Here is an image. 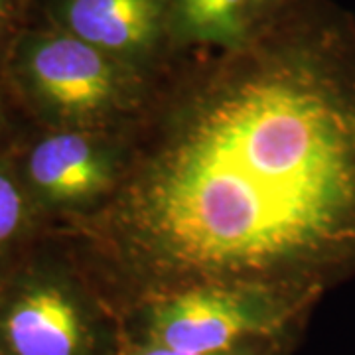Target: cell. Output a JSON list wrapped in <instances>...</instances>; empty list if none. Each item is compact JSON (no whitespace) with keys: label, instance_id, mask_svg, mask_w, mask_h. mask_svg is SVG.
<instances>
[{"label":"cell","instance_id":"cell-12","mask_svg":"<svg viewBox=\"0 0 355 355\" xmlns=\"http://www.w3.org/2000/svg\"><path fill=\"white\" fill-rule=\"evenodd\" d=\"M292 0H249V18L251 26L263 22L266 18H270L272 14L280 12L282 8H286Z\"/></svg>","mask_w":355,"mask_h":355},{"label":"cell","instance_id":"cell-14","mask_svg":"<svg viewBox=\"0 0 355 355\" xmlns=\"http://www.w3.org/2000/svg\"><path fill=\"white\" fill-rule=\"evenodd\" d=\"M0 355H6V354H4V352H2V349H0Z\"/></svg>","mask_w":355,"mask_h":355},{"label":"cell","instance_id":"cell-8","mask_svg":"<svg viewBox=\"0 0 355 355\" xmlns=\"http://www.w3.org/2000/svg\"><path fill=\"white\" fill-rule=\"evenodd\" d=\"M48 231L18 176L12 146L0 150V272L16 263Z\"/></svg>","mask_w":355,"mask_h":355},{"label":"cell","instance_id":"cell-10","mask_svg":"<svg viewBox=\"0 0 355 355\" xmlns=\"http://www.w3.org/2000/svg\"><path fill=\"white\" fill-rule=\"evenodd\" d=\"M28 0H0V64L18 32L28 24Z\"/></svg>","mask_w":355,"mask_h":355},{"label":"cell","instance_id":"cell-7","mask_svg":"<svg viewBox=\"0 0 355 355\" xmlns=\"http://www.w3.org/2000/svg\"><path fill=\"white\" fill-rule=\"evenodd\" d=\"M249 0H172V42L176 53L225 50L249 38Z\"/></svg>","mask_w":355,"mask_h":355},{"label":"cell","instance_id":"cell-1","mask_svg":"<svg viewBox=\"0 0 355 355\" xmlns=\"http://www.w3.org/2000/svg\"><path fill=\"white\" fill-rule=\"evenodd\" d=\"M111 198L58 233L119 320L190 291L316 310L355 279V16L292 0L158 73Z\"/></svg>","mask_w":355,"mask_h":355},{"label":"cell","instance_id":"cell-13","mask_svg":"<svg viewBox=\"0 0 355 355\" xmlns=\"http://www.w3.org/2000/svg\"><path fill=\"white\" fill-rule=\"evenodd\" d=\"M28 2H30V6H32V4H34V0H28Z\"/></svg>","mask_w":355,"mask_h":355},{"label":"cell","instance_id":"cell-5","mask_svg":"<svg viewBox=\"0 0 355 355\" xmlns=\"http://www.w3.org/2000/svg\"><path fill=\"white\" fill-rule=\"evenodd\" d=\"M18 176L48 229L93 216L111 198L121 176V135L42 130L12 146Z\"/></svg>","mask_w":355,"mask_h":355},{"label":"cell","instance_id":"cell-2","mask_svg":"<svg viewBox=\"0 0 355 355\" xmlns=\"http://www.w3.org/2000/svg\"><path fill=\"white\" fill-rule=\"evenodd\" d=\"M156 77L44 20L26 24L0 64V85L42 130L121 135L146 105Z\"/></svg>","mask_w":355,"mask_h":355},{"label":"cell","instance_id":"cell-9","mask_svg":"<svg viewBox=\"0 0 355 355\" xmlns=\"http://www.w3.org/2000/svg\"><path fill=\"white\" fill-rule=\"evenodd\" d=\"M302 338H279V340H266V342H257L235 347L229 352H217V354H186V352H174L160 345H150V343H139L125 340L121 336V345L114 355H292L296 347L300 345Z\"/></svg>","mask_w":355,"mask_h":355},{"label":"cell","instance_id":"cell-11","mask_svg":"<svg viewBox=\"0 0 355 355\" xmlns=\"http://www.w3.org/2000/svg\"><path fill=\"white\" fill-rule=\"evenodd\" d=\"M12 109H16V107L10 101V97L6 95L4 87L0 85V150L10 148L18 140V132L14 127Z\"/></svg>","mask_w":355,"mask_h":355},{"label":"cell","instance_id":"cell-6","mask_svg":"<svg viewBox=\"0 0 355 355\" xmlns=\"http://www.w3.org/2000/svg\"><path fill=\"white\" fill-rule=\"evenodd\" d=\"M42 20L139 71L158 76L178 53L172 0H42Z\"/></svg>","mask_w":355,"mask_h":355},{"label":"cell","instance_id":"cell-3","mask_svg":"<svg viewBox=\"0 0 355 355\" xmlns=\"http://www.w3.org/2000/svg\"><path fill=\"white\" fill-rule=\"evenodd\" d=\"M119 345V318L58 233L48 231L0 272L6 355H114Z\"/></svg>","mask_w":355,"mask_h":355},{"label":"cell","instance_id":"cell-4","mask_svg":"<svg viewBox=\"0 0 355 355\" xmlns=\"http://www.w3.org/2000/svg\"><path fill=\"white\" fill-rule=\"evenodd\" d=\"M312 308L272 294L190 291L140 304L121 316V336L186 354H217L249 343L304 338Z\"/></svg>","mask_w":355,"mask_h":355}]
</instances>
